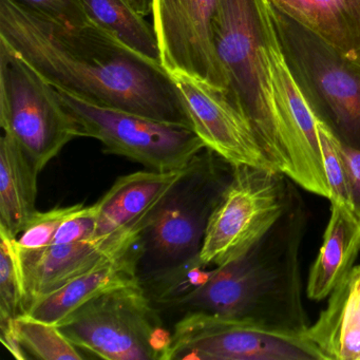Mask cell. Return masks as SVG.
<instances>
[{"label": "cell", "instance_id": "obj_1", "mask_svg": "<svg viewBox=\"0 0 360 360\" xmlns=\"http://www.w3.org/2000/svg\"><path fill=\"white\" fill-rule=\"evenodd\" d=\"M0 45L79 100L191 127L182 96L162 65L94 22L67 26L15 0H0Z\"/></svg>", "mask_w": 360, "mask_h": 360}, {"label": "cell", "instance_id": "obj_24", "mask_svg": "<svg viewBox=\"0 0 360 360\" xmlns=\"http://www.w3.org/2000/svg\"><path fill=\"white\" fill-rule=\"evenodd\" d=\"M318 134L321 145L324 172L330 186V203L347 206L352 210L349 176L341 153L340 142L320 120L317 122ZM353 212V210H352Z\"/></svg>", "mask_w": 360, "mask_h": 360}, {"label": "cell", "instance_id": "obj_3", "mask_svg": "<svg viewBox=\"0 0 360 360\" xmlns=\"http://www.w3.org/2000/svg\"><path fill=\"white\" fill-rule=\"evenodd\" d=\"M212 32L227 91L250 122L265 157L277 172L309 191L307 172L276 103L257 0H219Z\"/></svg>", "mask_w": 360, "mask_h": 360}, {"label": "cell", "instance_id": "obj_16", "mask_svg": "<svg viewBox=\"0 0 360 360\" xmlns=\"http://www.w3.org/2000/svg\"><path fill=\"white\" fill-rule=\"evenodd\" d=\"M185 168L172 172L143 170L120 176L96 203L98 218L94 237L143 229L147 217L174 186Z\"/></svg>", "mask_w": 360, "mask_h": 360}, {"label": "cell", "instance_id": "obj_21", "mask_svg": "<svg viewBox=\"0 0 360 360\" xmlns=\"http://www.w3.org/2000/svg\"><path fill=\"white\" fill-rule=\"evenodd\" d=\"M28 311V292L18 237L0 226V340L15 356L22 355L16 319Z\"/></svg>", "mask_w": 360, "mask_h": 360}, {"label": "cell", "instance_id": "obj_11", "mask_svg": "<svg viewBox=\"0 0 360 360\" xmlns=\"http://www.w3.org/2000/svg\"><path fill=\"white\" fill-rule=\"evenodd\" d=\"M219 0H151L153 30L161 65L170 75H188L229 90L214 47Z\"/></svg>", "mask_w": 360, "mask_h": 360}, {"label": "cell", "instance_id": "obj_19", "mask_svg": "<svg viewBox=\"0 0 360 360\" xmlns=\"http://www.w3.org/2000/svg\"><path fill=\"white\" fill-rule=\"evenodd\" d=\"M274 9L349 56H360V0H267Z\"/></svg>", "mask_w": 360, "mask_h": 360}, {"label": "cell", "instance_id": "obj_13", "mask_svg": "<svg viewBox=\"0 0 360 360\" xmlns=\"http://www.w3.org/2000/svg\"><path fill=\"white\" fill-rule=\"evenodd\" d=\"M257 5L260 14L263 51L278 109L307 172L309 193L328 199L330 186L324 172L317 115L284 56L271 6L267 0H257Z\"/></svg>", "mask_w": 360, "mask_h": 360}, {"label": "cell", "instance_id": "obj_29", "mask_svg": "<svg viewBox=\"0 0 360 360\" xmlns=\"http://www.w3.org/2000/svg\"><path fill=\"white\" fill-rule=\"evenodd\" d=\"M129 1L141 15L146 18L151 14V0H129Z\"/></svg>", "mask_w": 360, "mask_h": 360}, {"label": "cell", "instance_id": "obj_2", "mask_svg": "<svg viewBox=\"0 0 360 360\" xmlns=\"http://www.w3.org/2000/svg\"><path fill=\"white\" fill-rule=\"evenodd\" d=\"M307 221L304 202L297 191L288 210L261 239L241 256L212 269L202 285L172 307L302 334L309 328L300 267Z\"/></svg>", "mask_w": 360, "mask_h": 360}, {"label": "cell", "instance_id": "obj_9", "mask_svg": "<svg viewBox=\"0 0 360 360\" xmlns=\"http://www.w3.org/2000/svg\"><path fill=\"white\" fill-rule=\"evenodd\" d=\"M58 92L77 120L81 136L96 139L106 153L127 158L148 169H183L206 148L191 126L98 106L62 90Z\"/></svg>", "mask_w": 360, "mask_h": 360}, {"label": "cell", "instance_id": "obj_28", "mask_svg": "<svg viewBox=\"0 0 360 360\" xmlns=\"http://www.w3.org/2000/svg\"><path fill=\"white\" fill-rule=\"evenodd\" d=\"M341 153L349 176L352 210L360 221V150L340 143Z\"/></svg>", "mask_w": 360, "mask_h": 360}, {"label": "cell", "instance_id": "obj_17", "mask_svg": "<svg viewBox=\"0 0 360 360\" xmlns=\"http://www.w3.org/2000/svg\"><path fill=\"white\" fill-rule=\"evenodd\" d=\"M304 334L328 360H360V265L333 290Z\"/></svg>", "mask_w": 360, "mask_h": 360}, {"label": "cell", "instance_id": "obj_12", "mask_svg": "<svg viewBox=\"0 0 360 360\" xmlns=\"http://www.w3.org/2000/svg\"><path fill=\"white\" fill-rule=\"evenodd\" d=\"M178 87L191 127L207 149L233 166L276 170L266 159L250 122L229 91L188 75H170Z\"/></svg>", "mask_w": 360, "mask_h": 360}, {"label": "cell", "instance_id": "obj_27", "mask_svg": "<svg viewBox=\"0 0 360 360\" xmlns=\"http://www.w3.org/2000/svg\"><path fill=\"white\" fill-rule=\"evenodd\" d=\"M96 218V204L82 206L60 225L52 244L75 243L94 238Z\"/></svg>", "mask_w": 360, "mask_h": 360}, {"label": "cell", "instance_id": "obj_26", "mask_svg": "<svg viewBox=\"0 0 360 360\" xmlns=\"http://www.w3.org/2000/svg\"><path fill=\"white\" fill-rule=\"evenodd\" d=\"M51 20L67 26L77 27L89 24V16L79 0H15Z\"/></svg>", "mask_w": 360, "mask_h": 360}, {"label": "cell", "instance_id": "obj_20", "mask_svg": "<svg viewBox=\"0 0 360 360\" xmlns=\"http://www.w3.org/2000/svg\"><path fill=\"white\" fill-rule=\"evenodd\" d=\"M39 172L10 134L0 139V226L18 237L37 210Z\"/></svg>", "mask_w": 360, "mask_h": 360}, {"label": "cell", "instance_id": "obj_7", "mask_svg": "<svg viewBox=\"0 0 360 360\" xmlns=\"http://www.w3.org/2000/svg\"><path fill=\"white\" fill-rule=\"evenodd\" d=\"M277 170L233 166V176L208 221L199 260L226 264L263 237L288 210L297 188Z\"/></svg>", "mask_w": 360, "mask_h": 360}, {"label": "cell", "instance_id": "obj_14", "mask_svg": "<svg viewBox=\"0 0 360 360\" xmlns=\"http://www.w3.org/2000/svg\"><path fill=\"white\" fill-rule=\"evenodd\" d=\"M142 229H129L109 237H94L75 243L51 244L41 250L22 252L28 292V309L45 296L121 252L140 238Z\"/></svg>", "mask_w": 360, "mask_h": 360}, {"label": "cell", "instance_id": "obj_25", "mask_svg": "<svg viewBox=\"0 0 360 360\" xmlns=\"http://www.w3.org/2000/svg\"><path fill=\"white\" fill-rule=\"evenodd\" d=\"M84 204L67 207H56L48 212H37L29 220L22 233L18 236V243L22 252L41 250L51 245L60 225L75 214Z\"/></svg>", "mask_w": 360, "mask_h": 360}, {"label": "cell", "instance_id": "obj_22", "mask_svg": "<svg viewBox=\"0 0 360 360\" xmlns=\"http://www.w3.org/2000/svg\"><path fill=\"white\" fill-rule=\"evenodd\" d=\"M91 22L141 56L161 65L153 27L129 0H79Z\"/></svg>", "mask_w": 360, "mask_h": 360}, {"label": "cell", "instance_id": "obj_6", "mask_svg": "<svg viewBox=\"0 0 360 360\" xmlns=\"http://www.w3.org/2000/svg\"><path fill=\"white\" fill-rule=\"evenodd\" d=\"M82 351L108 360H167L172 334L141 282L107 290L58 324Z\"/></svg>", "mask_w": 360, "mask_h": 360}, {"label": "cell", "instance_id": "obj_23", "mask_svg": "<svg viewBox=\"0 0 360 360\" xmlns=\"http://www.w3.org/2000/svg\"><path fill=\"white\" fill-rule=\"evenodd\" d=\"M18 341L29 358L41 360H83L85 356L60 330L51 322L29 315L16 319Z\"/></svg>", "mask_w": 360, "mask_h": 360}, {"label": "cell", "instance_id": "obj_15", "mask_svg": "<svg viewBox=\"0 0 360 360\" xmlns=\"http://www.w3.org/2000/svg\"><path fill=\"white\" fill-rule=\"evenodd\" d=\"M140 238L127 248L101 261L58 290L35 299L26 315L58 324L84 303L107 290L140 282Z\"/></svg>", "mask_w": 360, "mask_h": 360}, {"label": "cell", "instance_id": "obj_10", "mask_svg": "<svg viewBox=\"0 0 360 360\" xmlns=\"http://www.w3.org/2000/svg\"><path fill=\"white\" fill-rule=\"evenodd\" d=\"M328 360L304 333L214 314L191 311L178 321L168 359Z\"/></svg>", "mask_w": 360, "mask_h": 360}, {"label": "cell", "instance_id": "obj_18", "mask_svg": "<svg viewBox=\"0 0 360 360\" xmlns=\"http://www.w3.org/2000/svg\"><path fill=\"white\" fill-rule=\"evenodd\" d=\"M360 252V221L347 206L330 203L319 254L309 271L307 297L321 301L347 277Z\"/></svg>", "mask_w": 360, "mask_h": 360}, {"label": "cell", "instance_id": "obj_4", "mask_svg": "<svg viewBox=\"0 0 360 360\" xmlns=\"http://www.w3.org/2000/svg\"><path fill=\"white\" fill-rule=\"evenodd\" d=\"M233 172L231 164L207 148L186 166L141 231V283L199 259L208 221Z\"/></svg>", "mask_w": 360, "mask_h": 360}, {"label": "cell", "instance_id": "obj_8", "mask_svg": "<svg viewBox=\"0 0 360 360\" xmlns=\"http://www.w3.org/2000/svg\"><path fill=\"white\" fill-rule=\"evenodd\" d=\"M0 125L39 172L81 136L58 90L0 45Z\"/></svg>", "mask_w": 360, "mask_h": 360}, {"label": "cell", "instance_id": "obj_5", "mask_svg": "<svg viewBox=\"0 0 360 360\" xmlns=\"http://www.w3.org/2000/svg\"><path fill=\"white\" fill-rule=\"evenodd\" d=\"M271 11L284 56L318 120L339 142L360 150V56H347Z\"/></svg>", "mask_w": 360, "mask_h": 360}]
</instances>
